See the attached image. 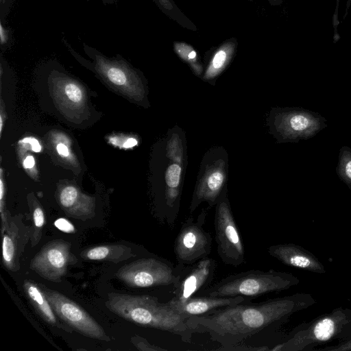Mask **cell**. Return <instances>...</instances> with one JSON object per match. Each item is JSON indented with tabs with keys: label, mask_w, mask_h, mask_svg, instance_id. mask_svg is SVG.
Masks as SVG:
<instances>
[{
	"label": "cell",
	"mask_w": 351,
	"mask_h": 351,
	"mask_svg": "<svg viewBox=\"0 0 351 351\" xmlns=\"http://www.w3.org/2000/svg\"><path fill=\"white\" fill-rule=\"evenodd\" d=\"M84 260L107 261L114 263L135 257L132 249L123 245L110 244L86 248L80 253Z\"/></svg>",
	"instance_id": "ffe728a7"
},
{
	"label": "cell",
	"mask_w": 351,
	"mask_h": 351,
	"mask_svg": "<svg viewBox=\"0 0 351 351\" xmlns=\"http://www.w3.org/2000/svg\"><path fill=\"white\" fill-rule=\"evenodd\" d=\"M54 225L57 228L66 233H73L75 231L73 225L64 218L58 219L54 222Z\"/></svg>",
	"instance_id": "4dcf8cb0"
},
{
	"label": "cell",
	"mask_w": 351,
	"mask_h": 351,
	"mask_svg": "<svg viewBox=\"0 0 351 351\" xmlns=\"http://www.w3.org/2000/svg\"><path fill=\"white\" fill-rule=\"evenodd\" d=\"M270 133L278 143L311 138L327 126L319 114L301 108H273L267 118Z\"/></svg>",
	"instance_id": "ba28073f"
},
{
	"label": "cell",
	"mask_w": 351,
	"mask_h": 351,
	"mask_svg": "<svg viewBox=\"0 0 351 351\" xmlns=\"http://www.w3.org/2000/svg\"><path fill=\"white\" fill-rule=\"evenodd\" d=\"M209 208L203 209L196 219L190 217L182 222L173 244L178 263L191 265L210 254L213 239L204 228Z\"/></svg>",
	"instance_id": "7c38bea8"
},
{
	"label": "cell",
	"mask_w": 351,
	"mask_h": 351,
	"mask_svg": "<svg viewBox=\"0 0 351 351\" xmlns=\"http://www.w3.org/2000/svg\"><path fill=\"white\" fill-rule=\"evenodd\" d=\"M173 49L177 55L189 64L196 75L201 76L204 73V67L200 62V58L190 45L175 41Z\"/></svg>",
	"instance_id": "cb8c5ba5"
},
{
	"label": "cell",
	"mask_w": 351,
	"mask_h": 351,
	"mask_svg": "<svg viewBox=\"0 0 351 351\" xmlns=\"http://www.w3.org/2000/svg\"><path fill=\"white\" fill-rule=\"evenodd\" d=\"M23 288L30 302L42 318L49 324L63 328L61 325H59L56 315L40 286L29 280H25Z\"/></svg>",
	"instance_id": "44dd1931"
},
{
	"label": "cell",
	"mask_w": 351,
	"mask_h": 351,
	"mask_svg": "<svg viewBox=\"0 0 351 351\" xmlns=\"http://www.w3.org/2000/svg\"><path fill=\"white\" fill-rule=\"evenodd\" d=\"M217 350H223V351H263V350H270V348H269L266 346H243L236 344L233 346H221L220 348L217 349Z\"/></svg>",
	"instance_id": "f1b7e54d"
},
{
	"label": "cell",
	"mask_w": 351,
	"mask_h": 351,
	"mask_svg": "<svg viewBox=\"0 0 351 351\" xmlns=\"http://www.w3.org/2000/svg\"><path fill=\"white\" fill-rule=\"evenodd\" d=\"M132 342L135 346V347L142 351H159V350H167L166 348H160L157 346L152 345L149 343L145 339L139 337L135 336L132 338Z\"/></svg>",
	"instance_id": "83f0119b"
},
{
	"label": "cell",
	"mask_w": 351,
	"mask_h": 351,
	"mask_svg": "<svg viewBox=\"0 0 351 351\" xmlns=\"http://www.w3.org/2000/svg\"><path fill=\"white\" fill-rule=\"evenodd\" d=\"M215 238L221 261L234 267L245 263L244 246L236 223L226 190L215 205Z\"/></svg>",
	"instance_id": "30bf717a"
},
{
	"label": "cell",
	"mask_w": 351,
	"mask_h": 351,
	"mask_svg": "<svg viewBox=\"0 0 351 351\" xmlns=\"http://www.w3.org/2000/svg\"><path fill=\"white\" fill-rule=\"evenodd\" d=\"M351 337V310L339 308L323 315L296 331L287 340L270 350L299 351L315 343L335 340L348 341Z\"/></svg>",
	"instance_id": "8992f818"
},
{
	"label": "cell",
	"mask_w": 351,
	"mask_h": 351,
	"mask_svg": "<svg viewBox=\"0 0 351 351\" xmlns=\"http://www.w3.org/2000/svg\"><path fill=\"white\" fill-rule=\"evenodd\" d=\"M56 152L58 154L64 158L69 160L71 159V154L69 149V147L64 143H59L56 145Z\"/></svg>",
	"instance_id": "836d02e7"
},
{
	"label": "cell",
	"mask_w": 351,
	"mask_h": 351,
	"mask_svg": "<svg viewBox=\"0 0 351 351\" xmlns=\"http://www.w3.org/2000/svg\"><path fill=\"white\" fill-rule=\"evenodd\" d=\"M336 172L351 190V149L348 146H343L339 150Z\"/></svg>",
	"instance_id": "d4e9b609"
},
{
	"label": "cell",
	"mask_w": 351,
	"mask_h": 351,
	"mask_svg": "<svg viewBox=\"0 0 351 351\" xmlns=\"http://www.w3.org/2000/svg\"><path fill=\"white\" fill-rule=\"evenodd\" d=\"M3 125V110H2V108H1V116H0V133H1V135L2 134Z\"/></svg>",
	"instance_id": "8d00e7d4"
},
{
	"label": "cell",
	"mask_w": 351,
	"mask_h": 351,
	"mask_svg": "<svg viewBox=\"0 0 351 351\" xmlns=\"http://www.w3.org/2000/svg\"><path fill=\"white\" fill-rule=\"evenodd\" d=\"M325 350H335V351H338V350H341V351H343V350H351V339H350L349 340H348V341L341 343L340 345H338L336 347L330 348H326Z\"/></svg>",
	"instance_id": "e575fe53"
},
{
	"label": "cell",
	"mask_w": 351,
	"mask_h": 351,
	"mask_svg": "<svg viewBox=\"0 0 351 351\" xmlns=\"http://www.w3.org/2000/svg\"><path fill=\"white\" fill-rule=\"evenodd\" d=\"M55 314L71 329L93 339L108 341L103 328L82 306L61 293L41 285Z\"/></svg>",
	"instance_id": "4fadbf2b"
},
{
	"label": "cell",
	"mask_w": 351,
	"mask_h": 351,
	"mask_svg": "<svg viewBox=\"0 0 351 351\" xmlns=\"http://www.w3.org/2000/svg\"><path fill=\"white\" fill-rule=\"evenodd\" d=\"M228 156L221 146H214L204 155L194 187L190 213L203 202L208 208L215 206L223 193L228 190Z\"/></svg>",
	"instance_id": "52a82bcc"
},
{
	"label": "cell",
	"mask_w": 351,
	"mask_h": 351,
	"mask_svg": "<svg viewBox=\"0 0 351 351\" xmlns=\"http://www.w3.org/2000/svg\"><path fill=\"white\" fill-rule=\"evenodd\" d=\"M23 147L25 149H29L35 152H40L41 151V145L38 141L33 137H26L22 139L20 142Z\"/></svg>",
	"instance_id": "f546056e"
},
{
	"label": "cell",
	"mask_w": 351,
	"mask_h": 351,
	"mask_svg": "<svg viewBox=\"0 0 351 351\" xmlns=\"http://www.w3.org/2000/svg\"><path fill=\"white\" fill-rule=\"evenodd\" d=\"M238 42L236 38H229L207 53L208 62L202 75L204 81L215 82L216 78L227 68L233 59Z\"/></svg>",
	"instance_id": "d6986e66"
},
{
	"label": "cell",
	"mask_w": 351,
	"mask_h": 351,
	"mask_svg": "<svg viewBox=\"0 0 351 351\" xmlns=\"http://www.w3.org/2000/svg\"><path fill=\"white\" fill-rule=\"evenodd\" d=\"M23 166L24 169L32 174V177L36 176V169L35 160L33 156L27 155L23 160Z\"/></svg>",
	"instance_id": "d6a6232c"
},
{
	"label": "cell",
	"mask_w": 351,
	"mask_h": 351,
	"mask_svg": "<svg viewBox=\"0 0 351 351\" xmlns=\"http://www.w3.org/2000/svg\"><path fill=\"white\" fill-rule=\"evenodd\" d=\"M249 1H252V0H249Z\"/></svg>",
	"instance_id": "ab89813d"
},
{
	"label": "cell",
	"mask_w": 351,
	"mask_h": 351,
	"mask_svg": "<svg viewBox=\"0 0 351 351\" xmlns=\"http://www.w3.org/2000/svg\"><path fill=\"white\" fill-rule=\"evenodd\" d=\"M153 1L162 12L182 27L191 31H197L196 25L182 12L173 0H153Z\"/></svg>",
	"instance_id": "603a6c76"
},
{
	"label": "cell",
	"mask_w": 351,
	"mask_h": 351,
	"mask_svg": "<svg viewBox=\"0 0 351 351\" xmlns=\"http://www.w3.org/2000/svg\"><path fill=\"white\" fill-rule=\"evenodd\" d=\"M184 266L179 263L174 265L162 258H141L123 265L115 276L133 288L173 287Z\"/></svg>",
	"instance_id": "9c48e42d"
},
{
	"label": "cell",
	"mask_w": 351,
	"mask_h": 351,
	"mask_svg": "<svg viewBox=\"0 0 351 351\" xmlns=\"http://www.w3.org/2000/svg\"><path fill=\"white\" fill-rule=\"evenodd\" d=\"M217 263L213 258L206 256L193 264L185 265L179 279L173 287L170 303H179L197 295L208 287L213 280Z\"/></svg>",
	"instance_id": "9a60e30c"
},
{
	"label": "cell",
	"mask_w": 351,
	"mask_h": 351,
	"mask_svg": "<svg viewBox=\"0 0 351 351\" xmlns=\"http://www.w3.org/2000/svg\"><path fill=\"white\" fill-rule=\"evenodd\" d=\"M18 247V230L14 223H10L9 228L2 234V260L9 270L16 271V252Z\"/></svg>",
	"instance_id": "7402d4cb"
},
{
	"label": "cell",
	"mask_w": 351,
	"mask_h": 351,
	"mask_svg": "<svg viewBox=\"0 0 351 351\" xmlns=\"http://www.w3.org/2000/svg\"><path fill=\"white\" fill-rule=\"evenodd\" d=\"M33 233L32 235V245H36L39 242L41 235L42 230L45 223V217L43 208L36 206L33 211Z\"/></svg>",
	"instance_id": "484cf974"
},
{
	"label": "cell",
	"mask_w": 351,
	"mask_h": 351,
	"mask_svg": "<svg viewBox=\"0 0 351 351\" xmlns=\"http://www.w3.org/2000/svg\"><path fill=\"white\" fill-rule=\"evenodd\" d=\"M71 247V243L63 239L47 243L32 259L30 269L47 280L60 282L69 267L77 261Z\"/></svg>",
	"instance_id": "5bb4252c"
},
{
	"label": "cell",
	"mask_w": 351,
	"mask_h": 351,
	"mask_svg": "<svg viewBox=\"0 0 351 351\" xmlns=\"http://www.w3.org/2000/svg\"><path fill=\"white\" fill-rule=\"evenodd\" d=\"M106 307L114 314L135 324L152 328L180 336L186 343L195 330L189 325V317L177 311L169 302H160L149 295H134L110 293Z\"/></svg>",
	"instance_id": "7a4b0ae2"
},
{
	"label": "cell",
	"mask_w": 351,
	"mask_h": 351,
	"mask_svg": "<svg viewBox=\"0 0 351 351\" xmlns=\"http://www.w3.org/2000/svg\"><path fill=\"white\" fill-rule=\"evenodd\" d=\"M350 3H351V0H348L347 1V3H346V14L344 15V17H346V16L347 14V12L348 11L349 8H350Z\"/></svg>",
	"instance_id": "f35d334b"
},
{
	"label": "cell",
	"mask_w": 351,
	"mask_h": 351,
	"mask_svg": "<svg viewBox=\"0 0 351 351\" xmlns=\"http://www.w3.org/2000/svg\"><path fill=\"white\" fill-rule=\"evenodd\" d=\"M267 252L271 256L286 265L315 273L325 272L324 266L313 254L295 244L272 245Z\"/></svg>",
	"instance_id": "2e32d148"
},
{
	"label": "cell",
	"mask_w": 351,
	"mask_h": 351,
	"mask_svg": "<svg viewBox=\"0 0 351 351\" xmlns=\"http://www.w3.org/2000/svg\"><path fill=\"white\" fill-rule=\"evenodd\" d=\"M62 41L71 54L82 65L94 71L106 83L136 101H142L145 89L140 72L121 55L108 57L96 48L83 43L84 53L91 60L78 53L62 37Z\"/></svg>",
	"instance_id": "277c9868"
},
{
	"label": "cell",
	"mask_w": 351,
	"mask_h": 351,
	"mask_svg": "<svg viewBox=\"0 0 351 351\" xmlns=\"http://www.w3.org/2000/svg\"><path fill=\"white\" fill-rule=\"evenodd\" d=\"M160 207L162 219L173 227L179 214L186 160L184 132L171 128L162 141Z\"/></svg>",
	"instance_id": "3957f363"
},
{
	"label": "cell",
	"mask_w": 351,
	"mask_h": 351,
	"mask_svg": "<svg viewBox=\"0 0 351 351\" xmlns=\"http://www.w3.org/2000/svg\"><path fill=\"white\" fill-rule=\"evenodd\" d=\"M12 29L5 24V21L0 20V49L1 53L9 49L13 44Z\"/></svg>",
	"instance_id": "4316f807"
},
{
	"label": "cell",
	"mask_w": 351,
	"mask_h": 351,
	"mask_svg": "<svg viewBox=\"0 0 351 351\" xmlns=\"http://www.w3.org/2000/svg\"><path fill=\"white\" fill-rule=\"evenodd\" d=\"M49 68L47 82L59 110L73 122L82 121L88 112L86 92L76 79L64 72L56 62Z\"/></svg>",
	"instance_id": "8fae6325"
},
{
	"label": "cell",
	"mask_w": 351,
	"mask_h": 351,
	"mask_svg": "<svg viewBox=\"0 0 351 351\" xmlns=\"http://www.w3.org/2000/svg\"><path fill=\"white\" fill-rule=\"evenodd\" d=\"M298 282L292 274L274 269H251L227 276L197 295L241 296L250 302L265 294L288 289Z\"/></svg>",
	"instance_id": "5b68a950"
},
{
	"label": "cell",
	"mask_w": 351,
	"mask_h": 351,
	"mask_svg": "<svg viewBox=\"0 0 351 351\" xmlns=\"http://www.w3.org/2000/svg\"><path fill=\"white\" fill-rule=\"evenodd\" d=\"M58 202L69 217L86 220L95 215V199L82 193L76 186L66 185L60 189Z\"/></svg>",
	"instance_id": "ac0fdd59"
},
{
	"label": "cell",
	"mask_w": 351,
	"mask_h": 351,
	"mask_svg": "<svg viewBox=\"0 0 351 351\" xmlns=\"http://www.w3.org/2000/svg\"><path fill=\"white\" fill-rule=\"evenodd\" d=\"M313 302L310 295L298 293L226 306L207 315L190 317L188 322L196 333H208L221 346H229L276 327Z\"/></svg>",
	"instance_id": "6da1fadb"
},
{
	"label": "cell",
	"mask_w": 351,
	"mask_h": 351,
	"mask_svg": "<svg viewBox=\"0 0 351 351\" xmlns=\"http://www.w3.org/2000/svg\"><path fill=\"white\" fill-rule=\"evenodd\" d=\"M271 5H276L281 3L282 0H267Z\"/></svg>",
	"instance_id": "74e56055"
},
{
	"label": "cell",
	"mask_w": 351,
	"mask_h": 351,
	"mask_svg": "<svg viewBox=\"0 0 351 351\" xmlns=\"http://www.w3.org/2000/svg\"><path fill=\"white\" fill-rule=\"evenodd\" d=\"M243 302H249V301L241 296L195 295L182 302L174 304L169 302V304L180 314L190 317L207 315L215 310Z\"/></svg>",
	"instance_id": "e0dca14e"
},
{
	"label": "cell",
	"mask_w": 351,
	"mask_h": 351,
	"mask_svg": "<svg viewBox=\"0 0 351 351\" xmlns=\"http://www.w3.org/2000/svg\"><path fill=\"white\" fill-rule=\"evenodd\" d=\"M86 1H89V0H86ZM101 1L104 5H110L116 4L118 1V0H101Z\"/></svg>",
	"instance_id": "d590c367"
},
{
	"label": "cell",
	"mask_w": 351,
	"mask_h": 351,
	"mask_svg": "<svg viewBox=\"0 0 351 351\" xmlns=\"http://www.w3.org/2000/svg\"><path fill=\"white\" fill-rule=\"evenodd\" d=\"M14 0H0V20L5 21Z\"/></svg>",
	"instance_id": "1f68e13d"
}]
</instances>
